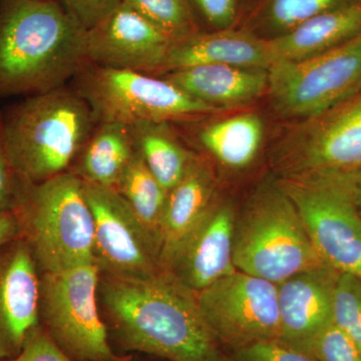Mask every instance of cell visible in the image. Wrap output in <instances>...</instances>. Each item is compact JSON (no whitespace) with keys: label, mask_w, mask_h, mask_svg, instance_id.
I'll list each match as a JSON object with an SVG mask.
<instances>
[{"label":"cell","mask_w":361,"mask_h":361,"mask_svg":"<svg viewBox=\"0 0 361 361\" xmlns=\"http://www.w3.org/2000/svg\"><path fill=\"white\" fill-rule=\"evenodd\" d=\"M99 290L126 348L171 361H223L196 292L170 273L104 275Z\"/></svg>","instance_id":"cell-1"},{"label":"cell","mask_w":361,"mask_h":361,"mask_svg":"<svg viewBox=\"0 0 361 361\" xmlns=\"http://www.w3.org/2000/svg\"><path fill=\"white\" fill-rule=\"evenodd\" d=\"M87 63V30L61 1H0V99L63 87Z\"/></svg>","instance_id":"cell-2"},{"label":"cell","mask_w":361,"mask_h":361,"mask_svg":"<svg viewBox=\"0 0 361 361\" xmlns=\"http://www.w3.org/2000/svg\"><path fill=\"white\" fill-rule=\"evenodd\" d=\"M0 114L9 160L26 184L68 172L97 123L84 97L66 85Z\"/></svg>","instance_id":"cell-3"},{"label":"cell","mask_w":361,"mask_h":361,"mask_svg":"<svg viewBox=\"0 0 361 361\" xmlns=\"http://www.w3.org/2000/svg\"><path fill=\"white\" fill-rule=\"evenodd\" d=\"M13 212L42 273L94 262V218L82 180L71 171L39 184L20 182Z\"/></svg>","instance_id":"cell-4"},{"label":"cell","mask_w":361,"mask_h":361,"mask_svg":"<svg viewBox=\"0 0 361 361\" xmlns=\"http://www.w3.org/2000/svg\"><path fill=\"white\" fill-rule=\"evenodd\" d=\"M233 262L237 270L275 284L326 265L278 180L263 185L236 216Z\"/></svg>","instance_id":"cell-5"},{"label":"cell","mask_w":361,"mask_h":361,"mask_svg":"<svg viewBox=\"0 0 361 361\" xmlns=\"http://www.w3.org/2000/svg\"><path fill=\"white\" fill-rule=\"evenodd\" d=\"M75 89L97 123L134 127L145 123L196 120L219 109L190 96L165 78L87 63L75 77Z\"/></svg>","instance_id":"cell-6"},{"label":"cell","mask_w":361,"mask_h":361,"mask_svg":"<svg viewBox=\"0 0 361 361\" xmlns=\"http://www.w3.org/2000/svg\"><path fill=\"white\" fill-rule=\"evenodd\" d=\"M278 183L323 262L338 273L361 278V213L353 172L285 175Z\"/></svg>","instance_id":"cell-7"},{"label":"cell","mask_w":361,"mask_h":361,"mask_svg":"<svg viewBox=\"0 0 361 361\" xmlns=\"http://www.w3.org/2000/svg\"><path fill=\"white\" fill-rule=\"evenodd\" d=\"M99 275L94 262L40 276V320L59 348L77 361H121L99 315Z\"/></svg>","instance_id":"cell-8"},{"label":"cell","mask_w":361,"mask_h":361,"mask_svg":"<svg viewBox=\"0 0 361 361\" xmlns=\"http://www.w3.org/2000/svg\"><path fill=\"white\" fill-rule=\"evenodd\" d=\"M360 89L361 32L317 56L268 68L273 106L287 118H313Z\"/></svg>","instance_id":"cell-9"},{"label":"cell","mask_w":361,"mask_h":361,"mask_svg":"<svg viewBox=\"0 0 361 361\" xmlns=\"http://www.w3.org/2000/svg\"><path fill=\"white\" fill-rule=\"evenodd\" d=\"M204 319L218 342L240 349L280 338L277 284L236 271L197 293Z\"/></svg>","instance_id":"cell-10"},{"label":"cell","mask_w":361,"mask_h":361,"mask_svg":"<svg viewBox=\"0 0 361 361\" xmlns=\"http://www.w3.org/2000/svg\"><path fill=\"white\" fill-rule=\"evenodd\" d=\"M82 184L94 218V262L101 273L137 278L163 271L155 240L120 193L113 188Z\"/></svg>","instance_id":"cell-11"},{"label":"cell","mask_w":361,"mask_h":361,"mask_svg":"<svg viewBox=\"0 0 361 361\" xmlns=\"http://www.w3.org/2000/svg\"><path fill=\"white\" fill-rule=\"evenodd\" d=\"M284 175L348 173L361 169V89L307 118L285 147Z\"/></svg>","instance_id":"cell-12"},{"label":"cell","mask_w":361,"mask_h":361,"mask_svg":"<svg viewBox=\"0 0 361 361\" xmlns=\"http://www.w3.org/2000/svg\"><path fill=\"white\" fill-rule=\"evenodd\" d=\"M173 40L125 4L87 30V63L104 68L161 73Z\"/></svg>","instance_id":"cell-13"},{"label":"cell","mask_w":361,"mask_h":361,"mask_svg":"<svg viewBox=\"0 0 361 361\" xmlns=\"http://www.w3.org/2000/svg\"><path fill=\"white\" fill-rule=\"evenodd\" d=\"M39 267L18 238L0 248V361L20 353L40 326Z\"/></svg>","instance_id":"cell-14"},{"label":"cell","mask_w":361,"mask_h":361,"mask_svg":"<svg viewBox=\"0 0 361 361\" xmlns=\"http://www.w3.org/2000/svg\"><path fill=\"white\" fill-rule=\"evenodd\" d=\"M235 221L236 214L230 204L214 200L175 252L165 272L198 293L238 271L233 262Z\"/></svg>","instance_id":"cell-15"},{"label":"cell","mask_w":361,"mask_h":361,"mask_svg":"<svg viewBox=\"0 0 361 361\" xmlns=\"http://www.w3.org/2000/svg\"><path fill=\"white\" fill-rule=\"evenodd\" d=\"M339 274L330 266L322 265L277 284L279 339L305 353L311 339L334 322V292Z\"/></svg>","instance_id":"cell-16"},{"label":"cell","mask_w":361,"mask_h":361,"mask_svg":"<svg viewBox=\"0 0 361 361\" xmlns=\"http://www.w3.org/2000/svg\"><path fill=\"white\" fill-rule=\"evenodd\" d=\"M208 65L268 70L272 58L267 40L248 33L228 30L196 32L173 42L161 73Z\"/></svg>","instance_id":"cell-17"},{"label":"cell","mask_w":361,"mask_h":361,"mask_svg":"<svg viewBox=\"0 0 361 361\" xmlns=\"http://www.w3.org/2000/svg\"><path fill=\"white\" fill-rule=\"evenodd\" d=\"M215 178L207 161L194 156L182 180L168 192L159 233V262L171 259L215 200Z\"/></svg>","instance_id":"cell-18"},{"label":"cell","mask_w":361,"mask_h":361,"mask_svg":"<svg viewBox=\"0 0 361 361\" xmlns=\"http://www.w3.org/2000/svg\"><path fill=\"white\" fill-rule=\"evenodd\" d=\"M163 78L219 110L250 103L268 90V70L258 68L198 66L164 73Z\"/></svg>","instance_id":"cell-19"},{"label":"cell","mask_w":361,"mask_h":361,"mask_svg":"<svg viewBox=\"0 0 361 361\" xmlns=\"http://www.w3.org/2000/svg\"><path fill=\"white\" fill-rule=\"evenodd\" d=\"M361 32V1H350L267 40L273 63L311 58Z\"/></svg>","instance_id":"cell-20"},{"label":"cell","mask_w":361,"mask_h":361,"mask_svg":"<svg viewBox=\"0 0 361 361\" xmlns=\"http://www.w3.org/2000/svg\"><path fill=\"white\" fill-rule=\"evenodd\" d=\"M135 151L132 127L97 123L78 154L77 167L71 172L85 183L116 189Z\"/></svg>","instance_id":"cell-21"},{"label":"cell","mask_w":361,"mask_h":361,"mask_svg":"<svg viewBox=\"0 0 361 361\" xmlns=\"http://www.w3.org/2000/svg\"><path fill=\"white\" fill-rule=\"evenodd\" d=\"M263 137L258 116L244 114L209 123L199 134L201 144L222 165L241 169L252 163Z\"/></svg>","instance_id":"cell-22"},{"label":"cell","mask_w":361,"mask_h":361,"mask_svg":"<svg viewBox=\"0 0 361 361\" xmlns=\"http://www.w3.org/2000/svg\"><path fill=\"white\" fill-rule=\"evenodd\" d=\"M133 128L135 147L152 174L167 191L182 180L194 155L169 130L167 123H145Z\"/></svg>","instance_id":"cell-23"},{"label":"cell","mask_w":361,"mask_h":361,"mask_svg":"<svg viewBox=\"0 0 361 361\" xmlns=\"http://www.w3.org/2000/svg\"><path fill=\"white\" fill-rule=\"evenodd\" d=\"M116 190L158 246L161 215L168 191L152 174L137 149Z\"/></svg>","instance_id":"cell-24"},{"label":"cell","mask_w":361,"mask_h":361,"mask_svg":"<svg viewBox=\"0 0 361 361\" xmlns=\"http://www.w3.org/2000/svg\"><path fill=\"white\" fill-rule=\"evenodd\" d=\"M173 42L196 32L189 0H123Z\"/></svg>","instance_id":"cell-25"},{"label":"cell","mask_w":361,"mask_h":361,"mask_svg":"<svg viewBox=\"0 0 361 361\" xmlns=\"http://www.w3.org/2000/svg\"><path fill=\"white\" fill-rule=\"evenodd\" d=\"M334 323L361 353V278L339 274L334 292Z\"/></svg>","instance_id":"cell-26"},{"label":"cell","mask_w":361,"mask_h":361,"mask_svg":"<svg viewBox=\"0 0 361 361\" xmlns=\"http://www.w3.org/2000/svg\"><path fill=\"white\" fill-rule=\"evenodd\" d=\"M349 0H272L268 16L271 23L288 30L325 11L348 4Z\"/></svg>","instance_id":"cell-27"},{"label":"cell","mask_w":361,"mask_h":361,"mask_svg":"<svg viewBox=\"0 0 361 361\" xmlns=\"http://www.w3.org/2000/svg\"><path fill=\"white\" fill-rule=\"evenodd\" d=\"M305 353L317 361H361L360 349L334 322L311 339Z\"/></svg>","instance_id":"cell-28"},{"label":"cell","mask_w":361,"mask_h":361,"mask_svg":"<svg viewBox=\"0 0 361 361\" xmlns=\"http://www.w3.org/2000/svg\"><path fill=\"white\" fill-rule=\"evenodd\" d=\"M235 361H317L300 349L281 339L255 342L237 349Z\"/></svg>","instance_id":"cell-29"},{"label":"cell","mask_w":361,"mask_h":361,"mask_svg":"<svg viewBox=\"0 0 361 361\" xmlns=\"http://www.w3.org/2000/svg\"><path fill=\"white\" fill-rule=\"evenodd\" d=\"M2 361H77L66 355L42 325L33 332L18 355Z\"/></svg>","instance_id":"cell-30"},{"label":"cell","mask_w":361,"mask_h":361,"mask_svg":"<svg viewBox=\"0 0 361 361\" xmlns=\"http://www.w3.org/2000/svg\"><path fill=\"white\" fill-rule=\"evenodd\" d=\"M85 30L94 27L122 4L123 0H61Z\"/></svg>","instance_id":"cell-31"},{"label":"cell","mask_w":361,"mask_h":361,"mask_svg":"<svg viewBox=\"0 0 361 361\" xmlns=\"http://www.w3.org/2000/svg\"><path fill=\"white\" fill-rule=\"evenodd\" d=\"M20 183L7 153L0 114V213L13 212Z\"/></svg>","instance_id":"cell-32"},{"label":"cell","mask_w":361,"mask_h":361,"mask_svg":"<svg viewBox=\"0 0 361 361\" xmlns=\"http://www.w3.org/2000/svg\"><path fill=\"white\" fill-rule=\"evenodd\" d=\"M201 16L214 27L227 30L236 16V0H193Z\"/></svg>","instance_id":"cell-33"},{"label":"cell","mask_w":361,"mask_h":361,"mask_svg":"<svg viewBox=\"0 0 361 361\" xmlns=\"http://www.w3.org/2000/svg\"><path fill=\"white\" fill-rule=\"evenodd\" d=\"M20 238V224L13 212L0 213V248Z\"/></svg>","instance_id":"cell-34"},{"label":"cell","mask_w":361,"mask_h":361,"mask_svg":"<svg viewBox=\"0 0 361 361\" xmlns=\"http://www.w3.org/2000/svg\"><path fill=\"white\" fill-rule=\"evenodd\" d=\"M353 188H355V195L356 203L361 213V169L360 170L353 172Z\"/></svg>","instance_id":"cell-35"},{"label":"cell","mask_w":361,"mask_h":361,"mask_svg":"<svg viewBox=\"0 0 361 361\" xmlns=\"http://www.w3.org/2000/svg\"><path fill=\"white\" fill-rule=\"evenodd\" d=\"M59 1H61V0H59Z\"/></svg>","instance_id":"cell-36"},{"label":"cell","mask_w":361,"mask_h":361,"mask_svg":"<svg viewBox=\"0 0 361 361\" xmlns=\"http://www.w3.org/2000/svg\"><path fill=\"white\" fill-rule=\"evenodd\" d=\"M0 1H1V0H0Z\"/></svg>","instance_id":"cell-37"}]
</instances>
